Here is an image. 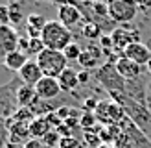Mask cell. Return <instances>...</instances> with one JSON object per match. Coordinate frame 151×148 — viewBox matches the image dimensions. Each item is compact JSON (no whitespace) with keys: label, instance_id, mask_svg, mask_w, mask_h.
Here are the masks:
<instances>
[{"label":"cell","instance_id":"cell-25","mask_svg":"<svg viewBox=\"0 0 151 148\" xmlns=\"http://www.w3.org/2000/svg\"><path fill=\"white\" fill-rule=\"evenodd\" d=\"M7 7H9V20H11V24H19V22L22 20L20 6L19 4H11V6H7Z\"/></svg>","mask_w":151,"mask_h":148},{"label":"cell","instance_id":"cell-23","mask_svg":"<svg viewBox=\"0 0 151 148\" xmlns=\"http://www.w3.org/2000/svg\"><path fill=\"white\" fill-rule=\"evenodd\" d=\"M85 141H87V144L90 146V148H100L103 143H101V139H100V131H92V130H88V131H85Z\"/></svg>","mask_w":151,"mask_h":148},{"label":"cell","instance_id":"cell-31","mask_svg":"<svg viewBox=\"0 0 151 148\" xmlns=\"http://www.w3.org/2000/svg\"><path fill=\"white\" fill-rule=\"evenodd\" d=\"M78 78H79V83H88L90 72L88 70H81V72H78Z\"/></svg>","mask_w":151,"mask_h":148},{"label":"cell","instance_id":"cell-14","mask_svg":"<svg viewBox=\"0 0 151 148\" xmlns=\"http://www.w3.org/2000/svg\"><path fill=\"white\" fill-rule=\"evenodd\" d=\"M41 100L35 93V87H29V85H24L22 83L19 89H17V104L19 107H33L37 106Z\"/></svg>","mask_w":151,"mask_h":148},{"label":"cell","instance_id":"cell-27","mask_svg":"<svg viewBox=\"0 0 151 148\" xmlns=\"http://www.w3.org/2000/svg\"><path fill=\"white\" fill-rule=\"evenodd\" d=\"M100 46L105 50V54H107L109 57H111V48H114V43H112V37L111 35H101L100 37Z\"/></svg>","mask_w":151,"mask_h":148},{"label":"cell","instance_id":"cell-10","mask_svg":"<svg viewBox=\"0 0 151 148\" xmlns=\"http://www.w3.org/2000/svg\"><path fill=\"white\" fill-rule=\"evenodd\" d=\"M122 56H125L127 59H131V61H134L140 67H144V65H147L151 61V50H149V46H146L144 43H133V44H129V46L124 50Z\"/></svg>","mask_w":151,"mask_h":148},{"label":"cell","instance_id":"cell-33","mask_svg":"<svg viewBox=\"0 0 151 148\" xmlns=\"http://www.w3.org/2000/svg\"><path fill=\"white\" fill-rule=\"evenodd\" d=\"M6 148H22V146H19V144H13V143H9V141H7Z\"/></svg>","mask_w":151,"mask_h":148},{"label":"cell","instance_id":"cell-13","mask_svg":"<svg viewBox=\"0 0 151 148\" xmlns=\"http://www.w3.org/2000/svg\"><path fill=\"white\" fill-rule=\"evenodd\" d=\"M103 57V52L100 46H96V44H88V46L81 52V56L78 59V63L83 67V70H90V69H96L98 65H100Z\"/></svg>","mask_w":151,"mask_h":148},{"label":"cell","instance_id":"cell-29","mask_svg":"<svg viewBox=\"0 0 151 148\" xmlns=\"http://www.w3.org/2000/svg\"><path fill=\"white\" fill-rule=\"evenodd\" d=\"M22 148H48V146L44 144L41 139H29V141H28V143L22 146Z\"/></svg>","mask_w":151,"mask_h":148},{"label":"cell","instance_id":"cell-8","mask_svg":"<svg viewBox=\"0 0 151 148\" xmlns=\"http://www.w3.org/2000/svg\"><path fill=\"white\" fill-rule=\"evenodd\" d=\"M57 15H59V22H63L68 30L78 26L83 20L81 11L76 7V4H70V2L68 4H59L57 6Z\"/></svg>","mask_w":151,"mask_h":148},{"label":"cell","instance_id":"cell-1","mask_svg":"<svg viewBox=\"0 0 151 148\" xmlns=\"http://www.w3.org/2000/svg\"><path fill=\"white\" fill-rule=\"evenodd\" d=\"M41 39L48 50H57V52H63L70 43H74L72 32L59 20H48L46 22V26H44L42 33H41Z\"/></svg>","mask_w":151,"mask_h":148},{"label":"cell","instance_id":"cell-4","mask_svg":"<svg viewBox=\"0 0 151 148\" xmlns=\"http://www.w3.org/2000/svg\"><path fill=\"white\" fill-rule=\"evenodd\" d=\"M35 61L39 63L44 76H50V78H59V74L65 69H68V67H66L68 59L65 57L63 52H57V50H48L46 48L39 57H35Z\"/></svg>","mask_w":151,"mask_h":148},{"label":"cell","instance_id":"cell-26","mask_svg":"<svg viewBox=\"0 0 151 148\" xmlns=\"http://www.w3.org/2000/svg\"><path fill=\"white\" fill-rule=\"evenodd\" d=\"M57 148H79V141L76 137H61Z\"/></svg>","mask_w":151,"mask_h":148},{"label":"cell","instance_id":"cell-32","mask_svg":"<svg viewBox=\"0 0 151 148\" xmlns=\"http://www.w3.org/2000/svg\"><path fill=\"white\" fill-rule=\"evenodd\" d=\"M151 2H138V9H149Z\"/></svg>","mask_w":151,"mask_h":148},{"label":"cell","instance_id":"cell-15","mask_svg":"<svg viewBox=\"0 0 151 148\" xmlns=\"http://www.w3.org/2000/svg\"><path fill=\"white\" fill-rule=\"evenodd\" d=\"M52 131V126L46 120V117H37L35 120L29 122V137L32 139H42Z\"/></svg>","mask_w":151,"mask_h":148},{"label":"cell","instance_id":"cell-12","mask_svg":"<svg viewBox=\"0 0 151 148\" xmlns=\"http://www.w3.org/2000/svg\"><path fill=\"white\" fill-rule=\"evenodd\" d=\"M116 70L118 74L122 76L125 81H134V80H138L140 78V72H142V67L137 65L134 61H131V59H127L125 56H120L116 59Z\"/></svg>","mask_w":151,"mask_h":148},{"label":"cell","instance_id":"cell-34","mask_svg":"<svg viewBox=\"0 0 151 148\" xmlns=\"http://www.w3.org/2000/svg\"><path fill=\"white\" fill-rule=\"evenodd\" d=\"M100 148H114V144H101Z\"/></svg>","mask_w":151,"mask_h":148},{"label":"cell","instance_id":"cell-5","mask_svg":"<svg viewBox=\"0 0 151 148\" xmlns=\"http://www.w3.org/2000/svg\"><path fill=\"white\" fill-rule=\"evenodd\" d=\"M109 4V19L116 24L131 22L138 13V4L131 0H111Z\"/></svg>","mask_w":151,"mask_h":148},{"label":"cell","instance_id":"cell-28","mask_svg":"<svg viewBox=\"0 0 151 148\" xmlns=\"http://www.w3.org/2000/svg\"><path fill=\"white\" fill-rule=\"evenodd\" d=\"M0 24L11 26V20H9V7H7V6H0Z\"/></svg>","mask_w":151,"mask_h":148},{"label":"cell","instance_id":"cell-9","mask_svg":"<svg viewBox=\"0 0 151 148\" xmlns=\"http://www.w3.org/2000/svg\"><path fill=\"white\" fill-rule=\"evenodd\" d=\"M42 78H44V74H42L39 63H37L35 59H29V61L20 69V72H19V80L24 85H29V87H35Z\"/></svg>","mask_w":151,"mask_h":148},{"label":"cell","instance_id":"cell-16","mask_svg":"<svg viewBox=\"0 0 151 148\" xmlns=\"http://www.w3.org/2000/svg\"><path fill=\"white\" fill-rule=\"evenodd\" d=\"M59 85H61V91H74L76 87L79 85V78H78V70H74V69H65L61 74H59Z\"/></svg>","mask_w":151,"mask_h":148},{"label":"cell","instance_id":"cell-2","mask_svg":"<svg viewBox=\"0 0 151 148\" xmlns=\"http://www.w3.org/2000/svg\"><path fill=\"white\" fill-rule=\"evenodd\" d=\"M96 80H98V83H100L111 96L112 94L125 93V80L118 74L114 61L103 63L100 69L96 70Z\"/></svg>","mask_w":151,"mask_h":148},{"label":"cell","instance_id":"cell-21","mask_svg":"<svg viewBox=\"0 0 151 148\" xmlns=\"http://www.w3.org/2000/svg\"><path fill=\"white\" fill-rule=\"evenodd\" d=\"M96 115L94 113H88V111H83L81 113V118H79V128L83 131H88V130H92L94 126H96Z\"/></svg>","mask_w":151,"mask_h":148},{"label":"cell","instance_id":"cell-30","mask_svg":"<svg viewBox=\"0 0 151 148\" xmlns=\"http://www.w3.org/2000/svg\"><path fill=\"white\" fill-rule=\"evenodd\" d=\"M28 44H29V37H19V50L22 54L28 52Z\"/></svg>","mask_w":151,"mask_h":148},{"label":"cell","instance_id":"cell-3","mask_svg":"<svg viewBox=\"0 0 151 148\" xmlns=\"http://www.w3.org/2000/svg\"><path fill=\"white\" fill-rule=\"evenodd\" d=\"M22 85V81L19 78L9 80L7 83L0 85V118H11L19 109L17 104V89Z\"/></svg>","mask_w":151,"mask_h":148},{"label":"cell","instance_id":"cell-18","mask_svg":"<svg viewBox=\"0 0 151 148\" xmlns=\"http://www.w3.org/2000/svg\"><path fill=\"white\" fill-rule=\"evenodd\" d=\"M81 33H83L85 39L94 41V39H100L101 37V28L98 24H94V22H85V24L81 26Z\"/></svg>","mask_w":151,"mask_h":148},{"label":"cell","instance_id":"cell-6","mask_svg":"<svg viewBox=\"0 0 151 148\" xmlns=\"http://www.w3.org/2000/svg\"><path fill=\"white\" fill-rule=\"evenodd\" d=\"M19 33L15 32L13 26H4L0 24V61L11 54V52L19 50Z\"/></svg>","mask_w":151,"mask_h":148},{"label":"cell","instance_id":"cell-22","mask_svg":"<svg viewBox=\"0 0 151 148\" xmlns=\"http://www.w3.org/2000/svg\"><path fill=\"white\" fill-rule=\"evenodd\" d=\"M81 52H83V50L79 48V44H78V43H70L68 46L63 50V54H65V57L68 59V61H78L79 56H81Z\"/></svg>","mask_w":151,"mask_h":148},{"label":"cell","instance_id":"cell-7","mask_svg":"<svg viewBox=\"0 0 151 148\" xmlns=\"http://www.w3.org/2000/svg\"><path fill=\"white\" fill-rule=\"evenodd\" d=\"M111 37H112V43H114V48L120 50L122 54H124V50L129 46V44L142 43L138 32H134V30H125V28H114L111 32Z\"/></svg>","mask_w":151,"mask_h":148},{"label":"cell","instance_id":"cell-24","mask_svg":"<svg viewBox=\"0 0 151 148\" xmlns=\"http://www.w3.org/2000/svg\"><path fill=\"white\" fill-rule=\"evenodd\" d=\"M41 141H42V143L46 144L48 148H57V146H59V141H61V135H59L55 130H52L48 135H44Z\"/></svg>","mask_w":151,"mask_h":148},{"label":"cell","instance_id":"cell-19","mask_svg":"<svg viewBox=\"0 0 151 148\" xmlns=\"http://www.w3.org/2000/svg\"><path fill=\"white\" fill-rule=\"evenodd\" d=\"M46 50V46H44V43L41 37H33V39H29V44H28V52H26V56H35V57H39L42 52ZM32 59V57H29Z\"/></svg>","mask_w":151,"mask_h":148},{"label":"cell","instance_id":"cell-20","mask_svg":"<svg viewBox=\"0 0 151 148\" xmlns=\"http://www.w3.org/2000/svg\"><path fill=\"white\" fill-rule=\"evenodd\" d=\"M35 118L37 117H35L32 107H19L17 113L11 117V120H15V122H32V120H35Z\"/></svg>","mask_w":151,"mask_h":148},{"label":"cell","instance_id":"cell-35","mask_svg":"<svg viewBox=\"0 0 151 148\" xmlns=\"http://www.w3.org/2000/svg\"><path fill=\"white\" fill-rule=\"evenodd\" d=\"M147 70H149V74H151V61L147 63Z\"/></svg>","mask_w":151,"mask_h":148},{"label":"cell","instance_id":"cell-17","mask_svg":"<svg viewBox=\"0 0 151 148\" xmlns=\"http://www.w3.org/2000/svg\"><path fill=\"white\" fill-rule=\"evenodd\" d=\"M28 61H29V57H28L26 54H22L20 50H15V52H11V54L4 59V65H6L9 70H13V72H20V69H22V67H24Z\"/></svg>","mask_w":151,"mask_h":148},{"label":"cell","instance_id":"cell-11","mask_svg":"<svg viewBox=\"0 0 151 148\" xmlns=\"http://www.w3.org/2000/svg\"><path fill=\"white\" fill-rule=\"evenodd\" d=\"M35 93L39 96V100H52L61 93V85H59L57 78H50V76H44L39 83L35 85Z\"/></svg>","mask_w":151,"mask_h":148}]
</instances>
